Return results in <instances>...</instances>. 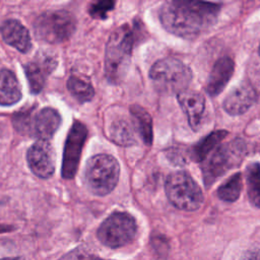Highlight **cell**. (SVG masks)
<instances>
[{"label":"cell","instance_id":"cell-1","mask_svg":"<svg viewBox=\"0 0 260 260\" xmlns=\"http://www.w3.org/2000/svg\"><path fill=\"white\" fill-rule=\"evenodd\" d=\"M220 5L212 2L173 0L165 2L159 10L162 26L184 39H194L209 29L217 20Z\"/></svg>","mask_w":260,"mask_h":260},{"label":"cell","instance_id":"cell-2","mask_svg":"<svg viewBox=\"0 0 260 260\" xmlns=\"http://www.w3.org/2000/svg\"><path fill=\"white\" fill-rule=\"evenodd\" d=\"M134 44L133 31L128 24L116 28L110 36L105 55V72L109 82L120 83L128 71Z\"/></svg>","mask_w":260,"mask_h":260},{"label":"cell","instance_id":"cell-3","mask_svg":"<svg viewBox=\"0 0 260 260\" xmlns=\"http://www.w3.org/2000/svg\"><path fill=\"white\" fill-rule=\"evenodd\" d=\"M149 77L157 90L167 93H179L187 90L192 80V71L179 59L168 57L152 65Z\"/></svg>","mask_w":260,"mask_h":260},{"label":"cell","instance_id":"cell-4","mask_svg":"<svg viewBox=\"0 0 260 260\" xmlns=\"http://www.w3.org/2000/svg\"><path fill=\"white\" fill-rule=\"evenodd\" d=\"M246 153V144L236 138L215 148L214 152L202 166L203 181L206 187L212 185L219 177L241 165Z\"/></svg>","mask_w":260,"mask_h":260},{"label":"cell","instance_id":"cell-5","mask_svg":"<svg viewBox=\"0 0 260 260\" xmlns=\"http://www.w3.org/2000/svg\"><path fill=\"white\" fill-rule=\"evenodd\" d=\"M120 174L117 159L110 154H96L85 166L84 179L91 193L105 196L116 187Z\"/></svg>","mask_w":260,"mask_h":260},{"label":"cell","instance_id":"cell-6","mask_svg":"<svg viewBox=\"0 0 260 260\" xmlns=\"http://www.w3.org/2000/svg\"><path fill=\"white\" fill-rule=\"evenodd\" d=\"M166 193L170 202L178 209L194 211L203 203V193L193 178L185 172L170 174L166 180Z\"/></svg>","mask_w":260,"mask_h":260},{"label":"cell","instance_id":"cell-7","mask_svg":"<svg viewBox=\"0 0 260 260\" xmlns=\"http://www.w3.org/2000/svg\"><path fill=\"white\" fill-rule=\"evenodd\" d=\"M76 21L67 10H49L37 17L34 32L37 39L50 44L68 40L74 32Z\"/></svg>","mask_w":260,"mask_h":260},{"label":"cell","instance_id":"cell-8","mask_svg":"<svg viewBox=\"0 0 260 260\" xmlns=\"http://www.w3.org/2000/svg\"><path fill=\"white\" fill-rule=\"evenodd\" d=\"M136 232L137 224L134 217L127 212L117 211L102 222L96 236L103 245L109 248H120L132 242Z\"/></svg>","mask_w":260,"mask_h":260},{"label":"cell","instance_id":"cell-9","mask_svg":"<svg viewBox=\"0 0 260 260\" xmlns=\"http://www.w3.org/2000/svg\"><path fill=\"white\" fill-rule=\"evenodd\" d=\"M87 137V129L84 124L75 121L71 126L64 145L61 174L64 179H72L78 169L81 151Z\"/></svg>","mask_w":260,"mask_h":260},{"label":"cell","instance_id":"cell-10","mask_svg":"<svg viewBox=\"0 0 260 260\" xmlns=\"http://www.w3.org/2000/svg\"><path fill=\"white\" fill-rule=\"evenodd\" d=\"M26 160L31 172L39 178L49 179L55 172V154L49 141H36L27 150Z\"/></svg>","mask_w":260,"mask_h":260},{"label":"cell","instance_id":"cell-11","mask_svg":"<svg viewBox=\"0 0 260 260\" xmlns=\"http://www.w3.org/2000/svg\"><path fill=\"white\" fill-rule=\"evenodd\" d=\"M57 62L54 57L48 54H38L34 61L24 65L25 75L31 92L39 93L42 91L47 77L55 69Z\"/></svg>","mask_w":260,"mask_h":260},{"label":"cell","instance_id":"cell-12","mask_svg":"<svg viewBox=\"0 0 260 260\" xmlns=\"http://www.w3.org/2000/svg\"><path fill=\"white\" fill-rule=\"evenodd\" d=\"M60 114L52 108H44L31 118L30 133L39 140L49 141L61 125Z\"/></svg>","mask_w":260,"mask_h":260},{"label":"cell","instance_id":"cell-13","mask_svg":"<svg viewBox=\"0 0 260 260\" xmlns=\"http://www.w3.org/2000/svg\"><path fill=\"white\" fill-rule=\"evenodd\" d=\"M0 34L6 44L21 53H27L31 48V39L27 28L16 19H7L0 25Z\"/></svg>","mask_w":260,"mask_h":260},{"label":"cell","instance_id":"cell-14","mask_svg":"<svg viewBox=\"0 0 260 260\" xmlns=\"http://www.w3.org/2000/svg\"><path fill=\"white\" fill-rule=\"evenodd\" d=\"M235 69V63L230 57L219 58L209 74L205 90L210 96L218 95L230 81Z\"/></svg>","mask_w":260,"mask_h":260},{"label":"cell","instance_id":"cell-15","mask_svg":"<svg viewBox=\"0 0 260 260\" xmlns=\"http://www.w3.org/2000/svg\"><path fill=\"white\" fill-rule=\"evenodd\" d=\"M256 91L249 84H242L231 91L223 101V109L230 115H242L256 102Z\"/></svg>","mask_w":260,"mask_h":260},{"label":"cell","instance_id":"cell-16","mask_svg":"<svg viewBox=\"0 0 260 260\" xmlns=\"http://www.w3.org/2000/svg\"><path fill=\"white\" fill-rule=\"evenodd\" d=\"M178 102L188 118L190 127L196 131L201 123L205 108V100L203 95L194 90H184L177 93Z\"/></svg>","mask_w":260,"mask_h":260},{"label":"cell","instance_id":"cell-17","mask_svg":"<svg viewBox=\"0 0 260 260\" xmlns=\"http://www.w3.org/2000/svg\"><path fill=\"white\" fill-rule=\"evenodd\" d=\"M21 99V87L14 73L8 69L0 70V105L11 106Z\"/></svg>","mask_w":260,"mask_h":260},{"label":"cell","instance_id":"cell-18","mask_svg":"<svg viewBox=\"0 0 260 260\" xmlns=\"http://www.w3.org/2000/svg\"><path fill=\"white\" fill-rule=\"evenodd\" d=\"M229 134L225 130H216L197 142L190 150V158L196 162H202L221 140Z\"/></svg>","mask_w":260,"mask_h":260},{"label":"cell","instance_id":"cell-19","mask_svg":"<svg viewBox=\"0 0 260 260\" xmlns=\"http://www.w3.org/2000/svg\"><path fill=\"white\" fill-rule=\"evenodd\" d=\"M133 130V126L127 120L118 119L111 124L109 136L116 144L121 146H130L136 142Z\"/></svg>","mask_w":260,"mask_h":260},{"label":"cell","instance_id":"cell-20","mask_svg":"<svg viewBox=\"0 0 260 260\" xmlns=\"http://www.w3.org/2000/svg\"><path fill=\"white\" fill-rule=\"evenodd\" d=\"M131 116L134 121V127L138 130L146 145L152 143V120L150 115L140 106L133 105L130 108Z\"/></svg>","mask_w":260,"mask_h":260},{"label":"cell","instance_id":"cell-21","mask_svg":"<svg viewBox=\"0 0 260 260\" xmlns=\"http://www.w3.org/2000/svg\"><path fill=\"white\" fill-rule=\"evenodd\" d=\"M67 88L71 95L79 103L89 102L94 95V89L90 82L76 75H71L69 77Z\"/></svg>","mask_w":260,"mask_h":260},{"label":"cell","instance_id":"cell-22","mask_svg":"<svg viewBox=\"0 0 260 260\" xmlns=\"http://www.w3.org/2000/svg\"><path fill=\"white\" fill-rule=\"evenodd\" d=\"M247 193L250 202L260 208V165L253 162L247 168Z\"/></svg>","mask_w":260,"mask_h":260},{"label":"cell","instance_id":"cell-23","mask_svg":"<svg viewBox=\"0 0 260 260\" xmlns=\"http://www.w3.org/2000/svg\"><path fill=\"white\" fill-rule=\"evenodd\" d=\"M242 187V175L240 173H236L231 178H229L228 181L219 186L216 193L219 199L225 202H234L240 197Z\"/></svg>","mask_w":260,"mask_h":260},{"label":"cell","instance_id":"cell-24","mask_svg":"<svg viewBox=\"0 0 260 260\" xmlns=\"http://www.w3.org/2000/svg\"><path fill=\"white\" fill-rule=\"evenodd\" d=\"M115 2L113 1H99L95 3H92L89 7V13L93 18H100L104 19L107 17V13L114 8Z\"/></svg>","mask_w":260,"mask_h":260},{"label":"cell","instance_id":"cell-25","mask_svg":"<svg viewBox=\"0 0 260 260\" xmlns=\"http://www.w3.org/2000/svg\"><path fill=\"white\" fill-rule=\"evenodd\" d=\"M12 121L15 129L18 132L22 134H26L27 132H30L31 118L28 113H17L14 115Z\"/></svg>","mask_w":260,"mask_h":260},{"label":"cell","instance_id":"cell-26","mask_svg":"<svg viewBox=\"0 0 260 260\" xmlns=\"http://www.w3.org/2000/svg\"><path fill=\"white\" fill-rule=\"evenodd\" d=\"M83 253L79 248H76L74 250L69 251L62 257H60L58 260H82Z\"/></svg>","mask_w":260,"mask_h":260},{"label":"cell","instance_id":"cell-27","mask_svg":"<svg viewBox=\"0 0 260 260\" xmlns=\"http://www.w3.org/2000/svg\"><path fill=\"white\" fill-rule=\"evenodd\" d=\"M240 260H260V250L250 249L243 253Z\"/></svg>","mask_w":260,"mask_h":260},{"label":"cell","instance_id":"cell-28","mask_svg":"<svg viewBox=\"0 0 260 260\" xmlns=\"http://www.w3.org/2000/svg\"><path fill=\"white\" fill-rule=\"evenodd\" d=\"M15 228L12 225H7V224H0V233H6V232H11Z\"/></svg>","mask_w":260,"mask_h":260},{"label":"cell","instance_id":"cell-29","mask_svg":"<svg viewBox=\"0 0 260 260\" xmlns=\"http://www.w3.org/2000/svg\"><path fill=\"white\" fill-rule=\"evenodd\" d=\"M0 260H25L22 256H16V257H5L1 258Z\"/></svg>","mask_w":260,"mask_h":260},{"label":"cell","instance_id":"cell-30","mask_svg":"<svg viewBox=\"0 0 260 260\" xmlns=\"http://www.w3.org/2000/svg\"><path fill=\"white\" fill-rule=\"evenodd\" d=\"M258 54H259V56H260V46H259V49H258Z\"/></svg>","mask_w":260,"mask_h":260}]
</instances>
